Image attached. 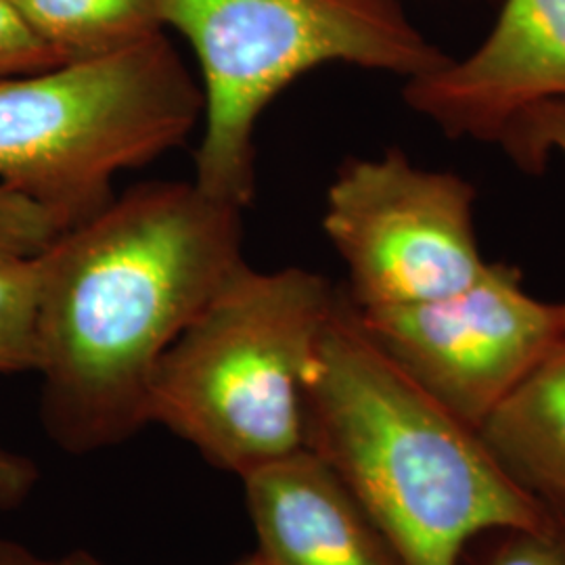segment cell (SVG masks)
I'll return each instance as SVG.
<instances>
[{"label":"cell","instance_id":"cell-17","mask_svg":"<svg viewBox=\"0 0 565 565\" xmlns=\"http://www.w3.org/2000/svg\"><path fill=\"white\" fill-rule=\"evenodd\" d=\"M36 463L20 452L0 445V509L23 505L39 484Z\"/></svg>","mask_w":565,"mask_h":565},{"label":"cell","instance_id":"cell-14","mask_svg":"<svg viewBox=\"0 0 565 565\" xmlns=\"http://www.w3.org/2000/svg\"><path fill=\"white\" fill-rule=\"evenodd\" d=\"M65 228L57 212L0 182V264L41 256Z\"/></svg>","mask_w":565,"mask_h":565},{"label":"cell","instance_id":"cell-8","mask_svg":"<svg viewBox=\"0 0 565 565\" xmlns=\"http://www.w3.org/2000/svg\"><path fill=\"white\" fill-rule=\"evenodd\" d=\"M404 99L446 137L501 145L530 111L565 103V0H505L471 55L406 81Z\"/></svg>","mask_w":565,"mask_h":565},{"label":"cell","instance_id":"cell-19","mask_svg":"<svg viewBox=\"0 0 565 565\" xmlns=\"http://www.w3.org/2000/svg\"><path fill=\"white\" fill-rule=\"evenodd\" d=\"M53 565H107L97 555H93L90 551L84 548H74L72 553L63 555L60 559H53ZM233 565H260V562L254 555H247Z\"/></svg>","mask_w":565,"mask_h":565},{"label":"cell","instance_id":"cell-5","mask_svg":"<svg viewBox=\"0 0 565 565\" xmlns=\"http://www.w3.org/2000/svg\"><path fill=\"white\" fill-rule=\"evenodd\" d=\"M200 82L160 34L120 53L0 81V182L70 226L114 200V181L202 124Z\"/></svg>","mask_w":565,"mask_h":565},{"label":"cell","instance_id":"cell-3","mask_svg":"<svg viewBox=\"0 0 565 565\" xmlns=\"http://www.w3.org/2000/svg\"><path fill=\"white\" fill-rule=\"evenodd\" d=\"M340 291L243 260L166 350L149 422L239 480L308 448L306 394Z\"/></svg>","mask_w":565,"mask_h":565},{"label":"cell","instance_id":"cell-15","mask_svg":"<svg viewBox=\"0 0 565 565\" xmlns=\"http://www.w3.org/2000/svg\"><path fill=\"white\" fill-rule=\"evenodd\" d=\"M499 147L525 172H543L551 153L565 156V103L530 111Z\"/></svg>","mask_w":565,"mask_h":565},{"label":"cell","instance_id":"cell-11","mask_svg":"<svg viewBox=\"0 0 565 565\" xmlns=\"http://www.w3.org/2000/svg\"><path fill=\"white\" fill-rule=\"evenodd\" d=\"M61 63L114 55L163 34L162 0H11Z\"/></svg>","mask_w":565,"mask_h":565},{"label":"cell","instance_id":"cell-7","mask_svg":"<svg viewBox=\"0 0 565 565\" xmlns=\"http://www.w3.org/2000/svg\"><path fill=\"white\" fill-rule=\"evenodd\" d=\"M356 315L415 384L478 431L565 340L564 303L530 296L505 263H490L478 281L440 300Z\"/></svg>","mask_w":565,"mask_h":565},{"label":"cell","instance_id":"cell-10","mask_svg":"<svg viewBox=\"0 0 565 565\" xmlns=\"http://www.w3.org/2000/svg\"><path fill=\"white\" fill-rule=\"evenodd\" d=\"M480 434L518 484L565 511V340L511 390Z\"/></svg>","mask_w":565,"mask_h":565},{"label":"cell","instance_id":"cell-12","mask_svg":"<svg viewBox=\"0 0 565 565\" xmlns=\"http://www.w3.org/2000/svg\"><path fill=\"white\" fill-rule=\"evenodd\" d=\"M42 270V254L0 264V375L36 371Z\"/></svg>","mask_w":565,"mask_h":565},{"label":"cell","instance_id":"cell-13","mask_svg":"<svg viewBox=\"0 0 565 565\" xmlns=\"http://www.w3.org/2000/svg\"><path fill=\"white\" fill-rule=\"evenodd\" d=\"M459 565H565V511L541 524L507 525L480 534Z\"/></svg>","mask_w":565,"mask_h":565},{"label":"cell","instance_id":"cell-4","mask_svg":"<svg viewBox=\"0 0 565 565\" xmlns=\"http://www.w3.org/2000/svg\"><path fill=\"white\" fill-rule=\"evenodd\" d=\"M162 11L202 72L193 181L243 210L256 191V126L291 82L327 63L411 81L450 61L398 0H162Z\"/></svg>","mask_w":565,"mask_h":565},{"label":"cell","instance_id":"cell-16","mask_svg":"<svg viewBox=\"0 0 565 565\" xmlns=\"http://www.w3.org/2000/svg\"><path fill=\"white\" fill-rule=\"evenodd\" d=\"M61 65L57 55L32 32L11 0H0V81Z\"/></svg>","mask_w":565,"mask_h":565},{"label":"cell","instance_id":"cell-18","mask_svg":"<svg viewBox=\"0 0 565 565\" xmlns=\"http://www.w3.org/2000/svg\"><path fill=\"white\" fill-rule=\"evenodd\" d=\"M0 565H53V559H42L28 546L0 539Z\"/></svg>","mask_w":565,"mask_h":565},{"label":"cell","instance_id":"cell-1","mask_svg":"<svg viewBox=\"0 0 565 565\" xmlns=\"http://www.w3.org/2000/svg\"><path fill=\"white\" fill-rule=\"evenodd\" d=\"M243 260V207L195 181L142 182L65 228L42 254L46 436L81 457L151 425L166 350Z\"/></svg>","mask_w":565,"mask_h":565},{"label":"cell","instance_id":"cell-6","mask_svg":"<svg viewBox=\"0 0 565 565\" xmlns=\"http://www.w3.org/2000/svg\"><path fill=\"white\" fill-rule=\"evenodd\" d=\"M476 189L425 170L401 149L350 160L331 182L323 228L359 310L434 302L478 281L486 263L473 224Z\"/></svg>","mask_w":565,"mask_h":565},{"label":"cell","instance_id":"cell-9","mask_svg":"<svg viewBox=\"0 0 565 565\" xmlns=\"http://www.w3.org/2000/svg\"><path fill=\"white\" fill-rule=\"evenodd\" d=\"M260 565H404L310 448L243 478Z\"/></svg>","mask_w":565,"mask_h":565},{"label":"cell","instance_id":"cell-2","mask_svg":"<svg viewBox=\"0 0 565 565\" xmlns=\"http://www.w3.org/2000/svg\"><path fill=\"white\" fill-rule=\"evenodd\" d=\"M306 422L308 448L404 565H459L480 534L551 515L478 429L436 403L371 340L343 291L308 382Z\"/></svg>","mask_w":565,"mask_h":565}]
</instances>
